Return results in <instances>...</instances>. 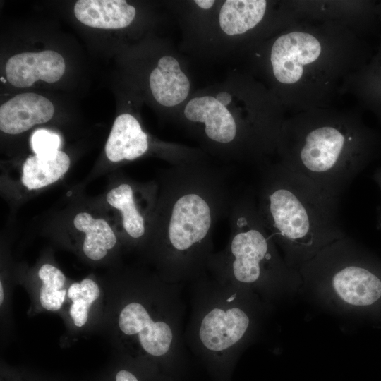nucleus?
<instances>
[{
  "label": "nucleus",
  "instance_id": "nucleus-1",
  "mask_svg": "<svg viewBox=\"0 0 381 381\" xmlns=\"http://www.w3.org/2000/svg\"><path fill=\"white\" fill-rule=\"evenodd\" d=\"M255 93L248 78L229 70L222 80L195 90L173 123L208 156L262 168L278 132L266 114L256 111Z\"/></svg>",
  "mask_w": 381,
  "mask_h": 381
},
{
  "label": "nucleus",
  "instance_id": "nucleus-2",
  "mask_svg": "<svg viewBox=\"0 0 381 381\" xmlns=\"http://www.w3.org/2000/svg\"><path fill=\"white\" fill-rule=\"evenodd\" d=\"M236 195L209 159L171 165L163 179L155 231L172 261L197 260L203 254Z\"/></svg>",
  "mask_w": 381,
  "mask_h": 381
},
{
  "label": "nucleus",
  "instance_id": "nucleus-3",
  "mask_svg": "<svg viewBox=\"0 0 381 381\" xmlns=\"http://www.w3.org/2000/svg\"><path fill=\"white\" fill-rule=\"evenodd\" d=\"M255 197L267 231L288 249L306 253L345 237L339 198L282 162L262 168Z\"/></svg>",
  "mask_w": 381,
  "mask_h": 381
},
{
  "label": "nucleus",
  "instance_id": "nucleus-4",
  "mask_svg": "<svg viewBox=\"0 0 381 381\" xmlns=\"http://www.w3.org/2000/svg\"><path fill=\"white\" fill-rule=\"evenodd\" d=\"M181 32L178 48L186 56L231 62L245 40L265 20V0H172L166 2Z\"/></svg>",
  "mask_w": 381,
  "mask_h": 381
},
{
  "label": "nucleus",
  "instance_id": "nucleus-5",
  "mask_svg": "<svg viewBox=\"0 0 381 381\" xmlns=\"http://www.w3.org/2000/svg\"><path fill=\"white\" fill-rule=\"evenodd\" d=\"M353 138L332 126L305 135L295 155L282 162L329 195L339 198L358 173L359 161L351 150Z\"/></svg>",
  "mask_w": 381,
  "mask_h": 381
},
{
  "label": "nucleus",
  "instance_id": "nucleus-6",
  "mask_svg": "<svg viewBox=\"0 0 381 381\" xmlns=\"http://www.w3.org/2000/svg\"><path fill=\"white\" fill-rule=\"evenodd\" d=\"M321 46L312 35L293 32L278 37L272 44L269 61L274 78L282 84H292L303 75V66L319 57Z\"/></svg>",
  "mask_w": 381,
  "mask_h": 381
},
{
  "label": "nucleus",
  "instance_id": "nucleus-7",
  "mask_svg": "<svg viewBox=\"0 0 381 381\" xmlns=\"http://www.w3.org/2000/svg\"><path fill=\"white\" fill-rule=\"evenodd\" d=\"M63 56L52 50L24 52L16 54L6 62L8 81L16 87H28L41 80L47 83L58 81L65 71Z\"/></svg>",
  "mask_w": 381,
  "mask_h": 381
},
{
  "label": "nucleus",
  "instance_id": "nucleus-8",
  "mask_svg": "<svg viewBox=\"0 0 381 381\" xmlns=\"http://www.w3.org/2000/svg\"><path fill=\"white\" fill-rule=\"evenodd\" d=\"M54 113L51 101L33 92L18 94L0 107V129L8 134L25 132L49 121Z\"/></svg>",
  "mask_w": 381,
  "mask_h": 381
},
{
  "label": "nucleus",
  "instance_id": "nucleus-9",
  "mask_svg": "<svg viewBox=\"0 0 381 381\" xmlns=\"http://www.w3.org/2000/svg\"><path fill=\"white\" fill-rule=\"evenodd\" d=\"M119 325L126 334H138L142 347L152 356L164 355L170 347L173 338L170 327L164 322H154L140 303L126 306L120 313Z\"/></svg>",
  "mask_w": 381,
  "mask_h": 381
},
{
  "label": "nucleus",
  "instance_id": "nucleus-10",
  "mask_svg": "<svg viewBox=\"0 0 381 381\" xmlns=\"http://www.w3.org/2000/svg\"><path fill=\"white\" fill-rule=\"evenodd\" d=\"M152 144L138 119L125 112L118 116L105 145L107 158L113 162L133 161L146 155Z\"/></svg>",
  "mask_w": 381,
  "mask_h": 381
},
{
  "label": "nucleus",
  "instance_id": "nucleus-11",
  "mask_svg": "<svg viewBox=\"0 0 381 381\" xmlns=\"http://www.w3.org/2000/svg\"><path fill=\"white\" fill-rule=\"evenodd\" d=\"M248 324L247 315L238 308L226 311L214 308L203 318L200 328V338L207 349L222 351L241 339Z\"/></svg>",
  "mask_w": 381,
  "mask_h": 381
},
{
  "label": "nucleus",
  "instance_id": "nucleus-12",
  "mask_svg": "<svg viewBox=\"0 0 381 381\" xmlns=\"http://www.w3.org/2000/svg\"><path fill=\"white\" fill-rule=\"evenodd\" d=\"M76 18L89 27L118 30L132 25L138 9L124 0H79L74 6Z\"/></svg>",
  "mask_w": 381,
  "mask_h": 381
},
{
  "label": "nucleus",
  "instance_id": "nucleus-13",
  "mask_svg": "<svg viewBox=\"0 0 381 381\" xmlns=\"http://www.w3.org/2000/svg\"><path fill=\"white\" fill-rule=\"evenodd\" d=\"M333 288L345 302L354 306H368L381 296V280L370 270L347 265L332 276Z\"/></svg>",
  "mask_w": 381,
  "mask_h": 381
},
{
  "label": "nucleus",
  "instance_id": "nucleus-14",
  "mask_svg": "<svg viewBox=\"0 0 381 381\" xmlns=\"http://www.w3.org/2000/svg\"><path fill=\"white\" fill-rule=\"evenodd\" d=\"M69 166V157L61 150L52 155H35L24 162L22 183L29 190L45 187L58 181Z\"/></svg>",
  "mask_w": 381,
  "mask_h": 381
},
{
  "label": "nucleus",
  "instance_id": "nucleus-15",
  "mask_svg": "<svg viewBox=\"0 0 381 381\" xmlns=\"http://www.w3.org/2000/svg\"><path fill=\"white\" fill-rule=\"evenodd\" d=\"M73 223L78 230L85 233L83 249L92 260L104 258L107 250L116 243L113 230L103 219H95L87 212H80L75 216Z\"/></svg>",
  "mask_w": 381,
  "mask_h": 381
},
{
  "label": "nucleus",
  "instance_id": "nucleus-16",
  "mask_svg": "<svg viewBox=\"0 0 381 381\" xmlns=\"http://www.w3.org/2000/svg\"><path fill=\"white\" fill-rule=\"evenodd\" d=\"M133 190L130 183H121L107 193V201L121 212L126 233L133 239H139L145 234L146 223L135 200Z\"/></svg>",
  "mask_w": 381,
  "mask_h": 381
},
{
  "label": "nucleus",
  "instance_id": "nucleus-17",
  "mask_svg": "<svg viewBox=\"0 0 381 381\" xmlns=\"http://www.w3.org/2000/svg\"><path fill=\"white\" fill-rule=\"evenodd\" d=\"M60 143L59 135L44 129L36 131L31 137V146L37 155H47L56 152Z\"/></svg>",
  "mask_w": 381,
  "mask_h": 381
},
{
  "label": "nucleus",
  "instance_id": "nucleus-18",
  "mask_svg": "<svg viewBox=\"0 0 381 381\" xmlns=\"http://www.w3.org/2000/svg\"><path fill=\"white\" fill-rule=\"evenodd\" d=\"M68 297L75 301L83 299L91 303L99 296V289L97 284L90 279H85L80 283H73L71 285L68 292Z\"/></svg>",
  "mask_w": 381,
  "mask_h": 381
},
{
  "label": "nucleus",
  "instance_id": "nucleus-19",
  "mask_svg": "<svg viewBox=\"0 0 381 381\" xmlns=\"http://www.w3.org/2000/svg\"><path fill=\"white\" fill-rule=\"evenodd\" d=\"M66 293L64 289L59 290L43 284L40 292L41 305L48 310H57L63 304Z\"/></svg>",
  "mask_w": 381,
  "mask_h": 381
},
{
  "label": "nucleus",
  "instance_id": "nucleus-20",
  "mask_svg": "<svg viewBox=\"0 0 381 381\" xmlns=\"http://www.w3.org/2000/svg\"><path fill=\"white\" fill-rule=\"evenodd\" d=\"M38 275L43 284L59 290L63 287L66 280L64 274L49 264L43 265L38 272Z\"/></svg>",
  "mask_w": 381,
  "mask_h": 381
},
{
  "label": "nucleus",
  "instance_id": "nucleus-21",
  "mask_svg": "<svg viewBox=\"0 0 381 381\" xmlns=\"http://www.w3.org/2000/svg\"><path fill=\"white\" fill-rule=\"evenodd\" d=\"M90 306L91 303L83 299H78L73 302L70 308V315L76 326L82 327L85 324Z\"/></svg>",
  "mask_w": 381,
  "mask_h": 381
},
{
  "label": "nucleus",
  "instance_id": "nucleus-22",
  "mask_svg": "<svg viewBox=\"0 0 381 381\" xmlns=\"http://www.w3.org/2000/svg\"><path fill=\"white\" fill-rule=\"evenodd\" d=\"M116 381H138V380L131 373L121 370L116 375Z\"/></svg>",
  "mask_w": 381,
  "mask_h": 381
},
{
  "label": "nucleus",
  "instance_id": "nucleus-23",
  "mask_svg": "<svg viewBox=\"0 0 381 381\" xmlns=\"http://www.w3.org/2000/svg\"><path fill=\"white\" fill-rule=\"evenodd\" d=\"M4 299V291L1 282L0 283V303H2Z\"/></svg>",
  "mask_w": 381,
  "mask_h": 381
}]
</instances>
